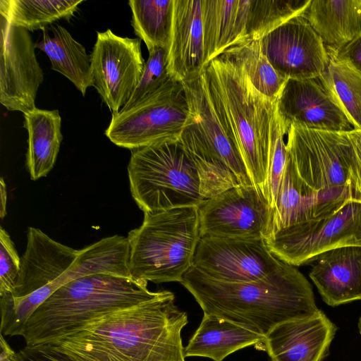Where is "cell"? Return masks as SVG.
I'll return each instance as SVG.
<instances>
[{
	"instance_id": "11",
	"label": "cell",
	"mask_w": 361,
	"mask_h": 361,
	"mask_svg": "<svg viewBox=\"0 0 361 361\" xmlns=\"http://www.w3.org/2000/svg\"><path fill=\"white\" fill-rule=\"evenodd\" d=\"M129 258L127 237H106L84 247L76 266L54 283L22 298H13L11 293L1 296V334L20 336L31 314L57 289L73 280L101 273L132 276Z\"/></svg>"
},
{
	"instance_id": "25",
	"label": "cell",
	"mask_w": 361,
	"mask_h": 361,
	"mask_svg": "<svg viewBox=\"0 0 361 361\" xmlns=\"http://www.w3.org/2000/svg\"><path fill=\"white\" fill-rule=\"evenodd\" d=\"M42 39L36 44L51 61V68L67 78L85 97L92 86L91 56L63 26L52 24L42 30Z\"/></svg>"
},
{
	"instance_id": "39",
	"label": "cell",
	"mask_w": 361,
	"mask_h": 361,
	"mask_svg": "<svg viewBox=\"0 0 361 361\" xmlns=\"http://www.w3.org/2000/svg\"><path fill=\"white\" fill-rule=\"evenodd\" d=\"M353 130L354 133L356 135V136L358 137L360 141L361 142V130L353 129Z\"/></svg>"
},
{
	"instance_id": "37",
	"label": "cell",
	"mask_w": 361,
	"mask_h": 361,
	"mask_svg": "<svg viewBox=\"0 0 361 361\" xmlns=\"http://www.w3.org/2000/svg\"><path fill=\"white\" fill-rule=\"evenodd\" d=\"M0 361H16V353L11 349L2 334L0 336Z\"/></svg>"
},
{
	"instance_id": "15",
	"label": "cell",
	"mask_w": 361,
	"mask_h": 361,
	"mask_svg": "<svg viewBox=\"0 0 361 361\" xmlns=\"http://www.w3.org/2000/svg\"><path fill=\"white\" fill-rule=\"evenodd\" d=\"M0 102L8 111L25 113L36 107L44 80L29 31L0 18Z\"/></svg>"
},
{
	"instance_id": "13",
	"label": "cell",
	"mask_w": 361,
	"mask_h": 361,
	"mask_svg": "<svg viewBox=\"0 0 361 361\" xmlns=\"http://www.w3.org/2000/svg\"><path fill=\"white\" fill-rule=\"evenodd\" d=\"M283 261L275 257L262 238L202 236L192 267L223 282L247 283L260 280L277 271Z\"/></svg>"
},
{
	"instance_id": "17",
	"label": "cell",
	"mask_w": 361,
	"mask_h": 361,
	"mask_svg": "<svg viewBox=\"0 0 361 361\" xmlns=\"http://www.w3.org/2000/svg\"><path fill=\"white\" fill-rule=\"evenodd\" d=\"M276 114L286 135L292 125L331 132L353 130L321 76L287 80L276 102Z\"/></svg>"
},
{
	"instance_id": "30",
	"label": "cell",
	"mask_w": 361,
	"mask_h": 361,
	"mask_svg": "<svg viewBox=\"0 0 361 361\" xmlns=\"http://www.w3.org/2000/svg\"><path fill=\"white\" fill-rule=\"evenodd\" d=\"M320 76L353 129L361 130V73L332 58Z\"/></svg>"
},
{
	"instance_id": "6",
	"label": "cell",
	"mask_w": 361,
	"mask_h": 361,
	"mask_svg": "<svg viewBox=\"0 0 361 361\" xmlns=\"http://www.w3.org/2000/svg\"><path fill=\"white\" fill-rule=\"evenodd\" d=\"M183 84L189 116L180 141L198 170L204 198L236 186L254 184L238 148L214 109L204 71Z\"/></svg>"
},
{
	"instance_id": "34",
	"label": "cell",
	"mask_w": 361,
	"mask_h": 361,
	"mask_svg": "<svg viewBox=\"0 0 361 361\" xmlns=\"http://www.w3.org/2000/svg\"><path fill=\"white\" fill-rule=\"evenodd\" d=\"M16 361H73L49 343L25 345L16 353Z\"/></svg>"
},
{
	"instance_id": "20",
	"label": "cell",
	"mask_w": 361,
	"mask_h": 361,
	"mask_svg": "<svg viewBox=\"0 0 361 361\" xmlns=\"http://www.w3.org/2000/svg\"><path fill=\"white\" fill-rule=\"evenodd\" d=\"M202 0H173V25L167 68L178 82L190 80L207 68Z\"/></svg>"
},
{
	"instance_id": "23",
	"label": "cell",
	"mask_w": 361,
	"mask_h": 361,
	"mask_svg": "<svg viewBox=\"0 0 361 361\" xmlns=\"http://www.w3.org/2000/svg\"><path fill=\"white\" fill-rule=\"evenodd\" d=\"M264 336L228 320L204 314L184 348L185 357H205L222 361L230 354L252 345H262Z\"/></svg>"
},
{
	"instance_id": "32",
	"label": "cell",
	"mask_w": 361,
	"mask_h": 361,
	"mask_svg": "<svg viewBox=\"0 0 361 361\" xmlns=\"http://www.w3.org/2000/svg\"><path fill=\"white\" fill-rule=\"evenodd\" d=\"M283 132L277 114L274 121L267 179L264 188L271 207H274L287 162L288 152Z\"/></svg>"
},
{
	"instance_id": "40",
	"label": "cell",
	"mask_w": 361,
	"mask_h": 361,
	"mask_svg": "<svg viewBox=\"0 0 361 361\" xmlns=\"http://www.w3.org/2000/svg\"><path fill=\"white\" fill-rule=\"evenodd\" d=\"M358 328H359L360 334H361V316L359 319Z\"/></svg>"
},
{
	"instance_id": "24",
	"label": "cell",
	"mask_w": 361,
	"mask_h": 361,
	"mask_svg": "<svg viewBox=\"0 0 361 361\" xmlns=\"http://www.w3.org/2000/svg\"><path fill=\"white\" fill-rule=\"evenodd\" d=\"M27 130L26 166L30 178L46 176L53 169L63 140L59 111L37 107L23 113Z\"/></svg>"
},
{
	"instance_id": "36",
	"label": "cell",
	"mask_w": 361,
	"mask_h": 361,
	"mask_svg": "<svg viewBox=\"0 0 361 361\" xmlns=\"http://www.w3.org/2000/svg\"><path fill=\"white\" fill-rule=\"evenodd\" d=\"M348 135L355 149L356 171L361 190V142L353 130L348 132Z\"/></svg>"
},
{
	"instance_id": "7",
	"label": "cell",
	"mask_w": 361,
	"mask_h": 361,
	"mask_svg": "<svg viewBox=\"0 0 361 361\" xmlns=\"http://www.w3.org/2000/svg\"><path fill=\"white\" fill-rule=\"evenodd\" d=\"M201 237L198 207L144 213L129 231V267L133 277L156 283L181 282L192 267Z\"/></svg>"
},
{
	"instance_id": "18",
	"label": "cell",
	"mask_w": 361,
	"mask_h": 361,
	"mask_svg": "<svg viewBox=\"0 0 361 361\" xmlns=\"http://www.w3.org/2000/svg\"><path fill=\"white\" fill-rule=\"evenodd\" d=\"M337 328L319 310L313 316L278 324L265 336L270 361H322Z\"/></svg>"
},
{
	"instance_id": "21",
	"label": "cell",
	"mask_w": 361,
	"mask_h": 361,
	"mask_svg": "<svg viewBox=\"0 0 361 361\" xmlns=\"http://www.w3.org/2000/svg\"><path fill=\"white\" fill-rule=\"evenodd\" d=\"M312 263L309 276L328 305L361 300V246L328 250Z\"/></svg>"
},
{
	"instance_id": "16",
	"label": "cell",
	"mask_w": 361,
	"mask_h": 361,
	"mask_svg": "<svg viewBox=\"0 0 361 361\" xmlns=\"http://www.w3.org/2000/svg\"><path fill=\"white\" fill-rule=\"evenodd\" d=\"M304 12L259 39L263 53L278 73L286 80L319 77L330 61L321 38Z\"/></svg>"
},
{
	"instance_id": "19",
	"label": "cell",
	"mask_w": 361,
	"mask_h": 361,
	"mask_svg": "<svg viewBox=\"0 0 361 361\" xmlns=\"http://www.w3.org/2000/svg\"><path fill=\"white\" fill-rule=\"evenodd\" d=\"M82 252L83 248L73 249L54 240L39 228L29 227L12 296L22 298L54 283L76 266Z\"/></svg>"
},
{
	"instance_id": "8",
	"label": "cell",
	"mask_w": 361,
	"mask_h": 361,
	"mask_svg": "<svg viewBox=\"0 0 361 361\" xmlns=\"http://www.w3.org/2000/svg\"><path fill=\"white\" fill-rule=\"evenodd\" d=\"M128 176L132 197L144 213L199 207L205 200L198 170L180 140L132 150Z\"/></svg>"
},
{
	"instance_id": "22",
	"label": "cell",
	"mask_w": 361,
	"mask_h": 361,
	"mask_svg": "<svg viewBox=\"0 0 361 361\" xmlns=\"http://www.w3.org/2000/svg\"><path fill=\"white\" fill-rule=\"evenodd\" d=\"M304 13L330 59L361 32V0H312Z\"/></svg>"
},
{
	"instance_id": "38",
	"label": "cell",
	"mask_w": 361,
	"mask_h": 361,
	"mask_svg": "<svg viewBox=\"0 0 361 361\" xmlns=\"http://www.w3.org/2000/svg\"><path fill=\"white\" fill-rule=\"evenodd\" d=\"M7 192L6 185L3 177L0 178V217L1 219L6 215Z\"/></svg>"
},
{
	"instance_id": "1",
	"label": "cell",
	"mask_w": 361,
	"mask_h": 361,
	"mask_svg": "<svg viewBox=\"0 0 361 361\" xmlns=\"http://www.w3.org/2000/svg\"><path fill=\"white\" fill-rule=\"evenodd\" d=\"M188 322L174 294L162 290L46 343L73 361H185L180 333Z\"/></svg>"
},
{
	"instance_id": "10",
	"label": "cell",
	"mask_w": 361,
	"mask_h": 361,
	"mask_svg": "<svg viewBox=\"0 0 361 361\" xmlns=\"http://www.w3.org/2000/svg\"><path fill=\"white\" fill-rule=\"evenodd\" d=\"M266 243L275 257L295 267L310 264L332 249L361 246V202L349 201L333 214L296 224Z\"/></svg>"
},
{
	"instance_id": "29",
	"label": "cell",
	"mask_w": 361,
	"mask_h": 361,
	"mask_svg": "<svg viewBox=\"0 0 361 361\" xmlns=\"http://www.w3.org/2000/svg\"><path fill=\"white\" fill-rule=\"evenodd\" d=\"M131 25L148 51L169 48L173 14V0H130Z\"/></svg>"
},
{
	"instance_id": "9",
	"label": "cell",
	"mask_w": 361,
	"mask_h": 361,
	"mask_svg": "<svg viewBox=\"0 0 361 361\" xmlns=\"http://www.w3.org/2000/svg\"><path fill=\"white\" fill-rule=\"evenodd\" d=\"M188 116L183 84L173 80L136 106L113 113L105 135L114 145L132 151L180 140Z\"/></svg>"
},
{
	"instance_id": "4",
	"label": "cell",
	"mask_w": 361,
	"mask_h": 361,
	"mask_svg": "<svg viewBox=\"0 0 361 361\" xmlns=\"http://www.w3.org/2000/svg\"><path fill=\"white\" fill-rule=\"evenodd\" d=\"M204 75L219 121L238 148L254 184L264 191L276 103L259 93L239 67L220 57L209 63Z\"/></svg>"
},
{
	"instance_id": "3",
	"label": "cell",
	"mask_w": 361,
	"mask_h": 361,
	"mask_svg": "<svg viewBox=\"0 0 361 361\" xmlns=\"http://www.w3.org/2000/svg\"><path fill=\"white\" fill-rule=\"evenodd\" d=\"M161 291L133 276L90 274L57 289L29 317L20 332L27 345L46 343L106 314L153 299Z\"/></svg>"
},
{
	"instance_id": "35",
	"label": "cell",
	"mask_w": 361,
	"mask_h": 361,
	"mask_svg": "<svg viewBox=\"0 0 361 361\" xmlns=\"http://www.w3.org/2000/svg\"><path fill=\"white\" fill-rule=\"evenodd\" d=\"M335 58L361 73V32L343 47Z\"/></svg>"
},
{
	"instance_id": "33",
	"label": "cell",
	"mask_w": 361,
	"mask_h": 361,
	"mask_svg": "<svg viewBox=\"0 0 361 361\" xmlns=\"http://www.w3.org/2000/svg\"><path fill=\"white\" fill-rule=\"evenodd\" d=\"M21 267L19 257L8 232L0 227V296L12 293Z\"/></svg>"
},
{
	"instance_id": "5",
	"label": "cell",
	"mask_w": 361,
	"mask_h": 361,
	"mask_svg": "<svg viewBox=\"0 0 361 361\" xmlns=\"http://www.w3.org/2000/svg\"><path fill=\"white\" fill-rule=\"evenodd\" d=\"M286 135L287 151L299 176L315 195L313 218L330 215L349 201L361 202L355 152L348 132L292 125Z\"/></svg>"
},
{
	"instance_id": "28",
	"label": "cell",
	"mask_w": 361,
	"mask_h": 361,
	"mask_svg": "<svg viewBox=\"0 0 361 361\" xmlns=\"http://www.w3.org/2000/svg\"><path fill=\"white\" fill-rule=\"evenodd\" d=\"M84 1L1 0L0 13L13 25L34 31L70 20Z\"/></svg>"
},
{
	"instance_id": "26",
	"label": "cell",
	"mask_w": 361,
	"mask_h": 361,
	"mask_svg": "<svg viewBox=\"0 0 361 361\" xmlns=\"http://www.w3.org/2000/svg\"><path fill=\"white\" fill-rule=\"evenodd\" d=\"M314 207V192L300 178L288 152L265 242L290 227L312 219Z\"/></svg>"
},
{
	"instance_id": "31",
	"label": "cell",
	"mask_w": 361,
	"mask_h": 361,
	"mask_svg": "<svg viewBox=\"0 0 361 361\" xmlns=\"http://www.w3.org/2000/svg\"><path fill=\"white\" fill-rule=\"evenodd\" d=\"M167 51L157 48L149 52L141 78L130 99L120 110L129 109L156 92L173 80L167 68Z\"/></svg>"
},
{
	"instance_id": "27",
	"label": "cell",
	"mask_w": 361,
	"mask_h": 361,
	"mask_svg": "<svg viewBox=\"0 0 361 361\" xmlns=\"http://www.w3.org/2000/svg\"><path fill=\"white\" fill-rule=\"evenodd\" d=\"M219 57L239 67L259 93L276 103L287 80L274 68L263 53L259 40L231 47Z\"/></svg>"
},
{
	"instance_id": "12",
	"label": "cell",
	"mask_w": 361,
	"mask_h": 361,
	"mask_svg": "<svg viewBox=\"0 0 361 361\" xmlns=\"http://www.w3.org/2000/svg\"><path fill=\"white\" fill-rule=\"evenodd\" d=\"M202 236L265 240L272 207L259 186L243 185L205 200L199 207Z\"/></svg>"
},
{
	"instance_id": "14",
	"label": "cell",
	"mask_w": 361,
	"mask_h": 361,
	"mask_svg": "<svg viewBox=\"0 0 361 361\" xmlns=\"http://www.w3.org/2000/svg\"><path fill=\"white\" fill-rule=\"evenodd\" d=\"M90 56L92 86L112 114L117 113L130 99L145 68L141 39L123 37L109 29L97 32Z\"/></svg>"
},
{
	"instance_id": "2",
	"label": "cell",
	"mask_w": 361,
	"mask_h": 361,
	"mask_svg": "<svg viewBox=\"0 0 361 361\" xmlns=\"http://www.w3.org/2000/svg\"><path fill=\"white\" fill-rule=\"evenodd\" d=\"M180 283L204 314L228 320L264 336L279 324L311 317L319 310L308 280L285 262L267 277L247 283L219 281L192 267Z\"/></svg>"
}]
</instances>
